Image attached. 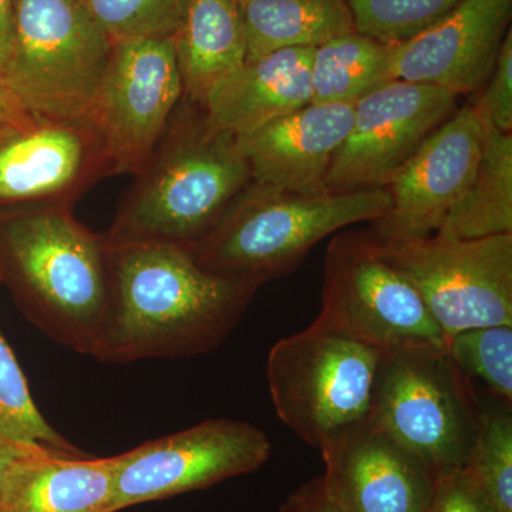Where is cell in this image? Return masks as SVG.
<instances>
[{
    "label": "cell",
    "mask_w": 512,
    "mask_h": 512,
    "mask_svg": "<svg viewBox=\"0 0 512 512\" xmlns=\"http://www.w3.org/2000/svg\"><path fill=\"white\" fill-rule=\"evenodd\" d=\"M109 249L110 316L93 356L103 363L210 353L234 332L264 286L212 274L177 245Z\"/></svg>",
    "instance_id": "obj_1"
},
{
    "label": "cell",
    "mask_w": 512,
    "mask_h": 512,
    "mask_svg": "<svg viewBox=\"0 0 512 512\" xmlns=\"http://www.w3.org/2000/svg\"><path fill=\"white\" fill-rule=\"evenodd\" d=\"M0 282L47 338L96 355L111 309L110 249L69 205L0 214Z\"/></svg>",
    "instance_id": "obj_2"
},
{
    "label": "cell",
    "mask_w": 512,
    "mask_h": 512,
    "mask_svg": "<svg viewBox=\"0 0 512 512\" xmlns=\"http://www.w3.org/2000/svg\"><path fill=\"white\" fill-rule=\"evenodd\" d=\"M249 184L251 173L237 137L214 130L201 107L181 100L104 234L107 247L188 248L218 224Z\"/></svg>",
    "instance_id": "obj_3"
},
{
    "label": "cell",
    "mask_w": 512,
    "mask_h": 512,
    "mask_svg": "<svg viewBox=\"0 0 512 512\" xmlns=\"http://www.w3.org/2000/svg\"><path fill=\"white\" fill-rule=\"evenodd\" d=\"M389 207L384 188L301 195L251 183L218 224L185 249L212 274L265 285L292 274L329 235L376 221Z\"/></svg>",
    "instance_id": "obj_4"
},
{
    "label": "cell",
    "mask_w": 512,
    "mask_h": 512,
    "mask_svg": "<svg viewBox=\"0 0 512 512\" xmlns=\"http://www.w3.org/2000/svg\"><path fill=\"white\" fill-rule=\"evenodd\" d=\"M113 46L86 0H13L3 80L39 124L90 121Z\"/></svg>",
    "instance_id": "obj_5"
},
{
    "label": "cell",
    "mask_w": 512,
    "mask_h": 512,
    "mask_svg": "<svg viewBox=\"0 0 512 512\" xmlns=\"http://www.w3.org/2000/svg\"><path fill=\"white\" fill-rule=\"evenodd\" d=\"M372 414L440 477L464 470L480 421V400L446 348L384 350Z\"/></svg>",
    "instance_id": "obj_6"
},
{
    "label": "cell",
    "mask_w": 512,
    "mask_h": 512,
    "mask_svg": "<svg viewBox=\"0 0 512 512\" xmlns=\"http://www.w3.org/2000/svg\"><path fill=\"white\" fill-rule=\"evenodd\" d=\"M382 350L309 326L278 340L266 359L276 416L320 448L372 413Z\"/></svg>",
    "instance_id": "obj_7"
},
{
    "label": "cell",
    "mask_w": 512,
    "mask_h": 512,
    "mask_svg": "<svg viewBox=\"0 0 512 512\" xmlns=\"http://www.w3.org/2000/svg\"><path fill=\"white\" fill-rule=\"evenodd\" d=\"M312 326L382 352L446 348V338L419 292L380 256L372 231H343L330 239L322 305Z\"/></svg>",
    "instance_id": "obj_8"
},
{
    "label": "cell",
    "mask_w": 512,
    "mask_h": 512,
    "mask_svg": "<svg viewBox=\"0 0 512 512\" xmlns=\"http://www.w3.org/2000/svg\"><path fill=\"white\" fill-rule=\"evenodd\" d=\"M377 252L419 292L446 343L463 330L512 326V234L377 239Z\"/></svg>",
    "instance_id": "obj_9"
},
{
    "label": "cell",
    "mask_w": 512,
    "mask_h": 512,
    "mask_svg": "<svg viewBox=\"0 0 512 512\" xmlns=\"http://www.w3.org/2000/svg\"><path fill=\"white\" fill-rule=\"evenodd\" d=\"M272 454L264 431L248 421L210 419L114 456L106 512L204 490L259 470Z\"/></svg>",
    "instance_id": "obj_10"
},
{
    "label": "cell",
    "mask_w": 512,
    "mask_h": 512,
    "mask_svg": "<svg viewBox=\"0 0 512 512\" xmlns=\"http://www.w3.org/2000/svg\"><path fill=\"white\" fill-rule=\"evenodd\" d=\"M183 100L173 37L116 40L92 124L113 174L140 175Z\"/></svg>",
    "instance_id": "obj_11"
},
{
    "label": "cell",
    "mask_w": 512,
    "mask_h": 512,
    "mask_svg": "<svg viewBox=\"0 0 512 512\" xmlns=\"http://www.w3.org/2000/svg\"><path fill=\"white\" fill-rule=\"evenodd\" d=\"M457 110L454 94L389 80L355 103L352 127L333 158L329 192L384 188Z\"/></svg>",
    "instance_id": "obj_12"
},
{
    "label": "cell",
    "mask_w": 512,
    "mask_h": 512,
    "mask_svg": "<svg viewBox=\"0 0 512 512\" xmlns=\"http://www.w3.org/2000/svg\"><path fill=\"white\" fill-rule=\"evenodd\" d=\"M476 104L454 111L384 187L389 211L372 222L380 241L436 235L448 211L473 178L484 144Z\"/></svg>",
    "instance_id": "obj_13"
},
{
    "label": "cell",
    "mask_w": 512,
    "mask_h": 512,
    "mask_svg": "<svg viewBox=\"0 0 512 512\" xmlns=\"http://www.w3.org/2000/svg\"><path fill=\"white\" fill-rule=\"evenodd\" d=\"M323 490L343 512H426L436 477L372 413L319 448Z\"/></svg>",
    "instance_id": "obj_14"
},
{
    "label": "cell",
    "mask_w": 512,
    "mask_h": 512,
    "mask_svg": "<svg viewBox=\"0 0 512 512\" xmlns=\"http://www.w3.org/2000/svg\"><path fill=\"white\" fill-rule=\"evenodd\" d=\"M113 175L90 121L37 124L0 138V211L69 205Z\"/></svg>",
    "instance_id": "obj_15"
},
{
    "label": "cell",
    "mask_w": 512,
    "mask_h": 512,
    "mask_svg": "<svg viewBox=\"0 0 512 512\" xmlns=\"http://www.w3.org/2000/svg\"><path fill=\"white\" fill-rule=\"evenodd\" d=\"M512 0H468L453 15L392 47L393 80L478 93L493 73L510 32Z\"/></svg>",
    "instance_id": "obj_16"
},
{
    "label": "cell",
    "mask_w": 512,
    "mask_h": 512,
    "mask_svg": "<svg viewBox=\"0 0 512 512\" xmlns=\"http://www.w3.org/2000/svg\"><path fill=\"white\" fill-rule=\"evenodd\" d=\"M353 103H309L237 137L251 183L301 195L326 194L328 175L352 127Z\"/></svg>",
    "instance_id": "obj_17"
},
{
    "label": "cell",
    "mask_w": 512,
    "mask_h": 512,
    "mask_svg": "<svg viewBox=\"0 0 512 512\" xmlns=\"http://www.w3.org/2000/svg\"><path fill=\"white\" fill-rule=\"evenodd\" d=\"M313 50L284 49L247 60L208 96L202 109L207 123L242 137L312 103Z\"/></svg>",
    "instance_id": "obj_18"
},
{
    "label": "cell",
    "mask_w": 512,
    "mask_h": 512,
    "mask_svg": "<svg viewBox=\"0 0 512 512\" xmlns=\"http://www.w3.org/2000/svg\"><path fill=\"white\" fill-rule=\"evenodd\" d=\"M114 467V457L33 451L13 467L0 512H106Z\"/></svg>",
    "instance_id": "obj_19"
},
{
    "label": "cell",
    "mask_w": 512,
    "mask_h": 512,
    "mask_svg": "<svg viewBox=\"0 0 512 512\" xmlns=\"http://www.w3.org/2000/svg\"><path fill=\"white\" fill-rule=\"evenodd\" d=\"M173 42L183 100L204 109L212 90L247 62L238 0H185Z\"/></svg>",
    "instance_id": "obj_20"
},
{
    "label": "cell",
    "mask_w": 512,
    "mask_h": 512,
    "mask_svg": "<svg viewBox=\"0 0 512 512\" xmlns=\"http://www.w3.org/2000/svg\"><path fill=\"white\" fill-rule=\"evenodd\" d=\"M247 60L284 49H316L356 32L348 0H238Z\"/></svg>",
    "instance_id": "obj_21"
},
{
    "label": "cell",
    "mask_w": 512,
    "mask_h": 512,
    "mask_svg": "<svg viewBox=\"0 0 512 512\" xmlns=\"http://www.w3.org/2000/svg\"><path fill=\"white\" fill-rule=\"evenodd\" d=\"M481 116L485 133L480 160L436 232L441 238L464 241L512 234V133L497 130Z\"/></svg>",
    "instance_id": "obj_22"
},
{
    "label": "cell",
    "mask_w": 512,
    "mask_h": 512,
    "mask_svg": "<svg viewBox=\"0 0 512 512\" xmlns=\"http://www.w3.org/2000/svg\"><path fill=\"white\" fill-rule=\"evenodd\" d=\"M393 45L362 33L335 37L313 50L312 103H353L389 82Z\"/></svg>",
    "instance_id": "obj_23"
},
{
    "label": "cell",
    "mask_w": 512,
    "mask_h": 512,
    "mask_svg": "<svg viewBox=\"0 0 512 512\" xmlns=\"http://www.w3.org/2000/svg\"><path fill=\"white\" fill-rule=\"evenodd\" d=\"M0 436L26 447L82 454L50 426L30 394L15 353L0 332Z\"/></svg>",
    "instance_id": "obj_24"
},
{
    "label": "cell",
    "mask_w": 512,
    "mask_h": 512,
    "mask_svg": "<svg viewBox=\"0 0 512 512\" xmlns=\"http://www.w3.org/2000/svg\"><path fill=\"white\" fill-rule=\"evenodd\" d=\"M466 470L490 495L498 512H512L511 406L480 400L477 437Z\"/></svg>",
    "instance_id": "obj_25"
},
{
    "label": "cell",
    "mask_w": 512,
    "mask_h": 512,
    "mask_svg": "<svg viewBox=\"0 0 512 512\" xmlns=\"http://www.w3.org/2000/svg\"><path fill=\"white\" fill-rule=\"evenodd\" d=\"M454 365L468 379L476 377L498 402H512V326L463 330L447 340Z\"/></svg>",
    "instance_id": "obj_26"
},
{
    "label": "cell",
    "mask_w": 512,
    "mask_h": 512,
    "mask_svg": "<svg viewBox=\"0 0 512 512\" xmlns=\"http://www.w3.org/2000/svg\"><path fill=\"white\" fill-rule=\"evenodd\" d=\"M357 33L397 45L453 15L468 0H348Z\"/></svg>",
    "instance_id": "obj_27"
},
{
    "label": "cell",
    "mask_w": 512,
    "mask_h": 512,
    "mask_svg": "<svg viewBox=\"0 0 512 512\" xmlns=\"http://www.w3.org/2000/svg\"><path fill=\"white\" fill-rule=\"evenodd\" d=\"M94 18L111 39L173 37L185 0H86Z\"/></svg>",
    "instance_id": "obj_28"
},
{
    "label": "cell",
    "mask_w": 512,
    "mask_h": 512,
    "mask_svg": "<svg viewBox=\"0 0 512 512\" xmlns=\"http://www.w3.org/2000/svg\"><path fill=\"white\" fill-rule=\"evenodd\" d=\"M497 130L512 133V32L507 33L483 93L474 101Z\"/></svg>",
    "instance_id": "obj_29"
},
{
    "label": "cell",
    "mask_w": 512,
    "mask_h": 512,
    "mask_svg": "<svg viewBox=\"0 0 512 512\" xmlns=\"http://www.w3.org/2000/svg\"><path fill=\"white\" fill-rule=\"evenodd\" d=\"M426 512H498L490 495L464 470L440 477Z\"/></svg>",
    "instance_id": "obj_30"
},
{
    "label": "cell",
    "mask_w": 512,
    "mask_h": 512,
    "mask_svg": "<svg viewBox=\"0 0 512 512\" xmlns=\"http://www.w3.org/2000/svg\"><path fill=\"white\" fill-rule=\"evenodd\" d=\"M281 512H343L323 490L322 478L316 477L301 485L286 498Z\"/></svg>",
    "instance_id": "obj_31"
},
{
    "label": "cell",
    "mask_w": 512,
    "mask_h": 512,
    "mask_svg": "<svg viewBox=\"0 0 512 512\" xmlns=\"http://www.w3.org/2000/svg\"><path fill=\"white\" fill-rule=\"evenodd\" d=\"M37 124L0 76V136L30 130Z\"/></svg>",
    "instance_id": "obj_32"
},
{
    "label": "cell",
    "mask_w": 512,
    "mask_h": 512,
    "mask_svg": "<svg viewBox=\"0 0 512 512\" xmlns=\"http://www.w3.org/2000/svg\"><path fill=\"white\" fill-rule=\"evenodd\" d=\"M42 450V448L26 447L22 444L15 443V441L6 439L0 436V497H2L5 485L8 483L10 473L13 467L18 464V461L23 457L33 453V451Z\"/></svg>",
    "instance_id": "obj_33"
},
{
    "label": "cell",
    "mask_w": 512,
    "mask_h": 512,
    "mask_svg": "<svg viewBox=\"0 0 512 512\" xmlns=\"http://www.w3.org/2000/svg\"><path fill=\"white\" fill-rule=\"evenodd\" d=\"M13 46V0H0V76L8 70Z\"/></svg>",
    "instance_id": "obj_34"
},
{
    "label": "cell",
    "mask_w": 512,
    "mask_h": 512,
    "mask_svg": "<svg viewBox=\"0 0 512 512\" xmlns=\"http://www.w3.org/2000/svg\"><path fill=\"white\" fill-rule=\"evenodd\" d=\"M6 136H8V134H6ZM2 137H5V136H0V138H2Z\"/></svg>",
    "instance_id": "obj_35"
}]
</instances>
